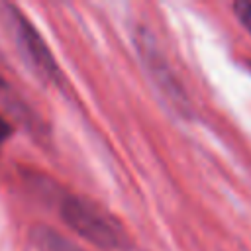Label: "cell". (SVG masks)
<instances>
[{
  "label": "cell",
  "mask_w": 251,
  "mask_h": 251,
  "mask_svg": "<svg viewBox=\"0 0 251 251\" xmlns=\"http://www.w3.org/2000/svg\"><path fill=\"white\" fill-rule=\"evenodd\" d=\"M61 218L92 245L106 251H127L131 247L124 226L102 206L84 196H67L61 202Z\"/></svg>",
  "instance_id": "6da1fadb"
},
{
  "label": "cell",
  "mask_w": 251,
  "mask_h": 251,
  "mask_svg": "<svg viewBox=\"0 0 251 251\" xmlns=\"http://www.w3.org/2000/svg\"><path fill=\"white\" fill-rule=\"evenodd\" d=\"M0 18L6 25V29L12 33L22 57L27 61V65L41 76H45L51 82H57L61 78L59 67L43 41V37L37 33V29L22 16V12L10 4H0Z\"/></svg>",
  "instance_id": "7a4b0ae2"
},
{
  "label": "cell",
  "mask_w": 251,
  "mask_h": 251,
  "mask_svg": "<svg viewBox=\"0 0 251 251\" xmlns=\"http://www.w3.org/2000/svg\"><path fill=\"white\" fill-rule=\"evenodd\" d=\"M135 43H137L139 55L143 59V65L147 67V73H149L151 80L155 82V86L167 96V102L171 106H175L176 112L188 114V110H190L188 98L184 96V90L180 88L176 76L173 75L171 67L167 65V59H165L163 51L159 49V45L155 43V37L151 35V31L139 29Z\"/></svg>",
  "instance_id": "3957f363"
},
{
  "label": "cell",
  "mask_w": 251,
  "mask_h": 251,
  "mask_svg": "<svg viewBox=\"0 0 251 251\" xmlns=\"http://www.w3.org/2000/svg\"><path fill=\"white\" fill-rule=\"evenodd\" d=\"M29 241L35 247V251H84L59 231H55L49 226L35 224L29 229Z\"/></svg>",
  "instance_id": "277c9868"
},
{
  "label": "cell",
  "mask_w": 251,
  "mask_h": 251,
  "mask_svg": "<svg viewBox=\"0 0 251 251\" xmlns=\"http://www.w3.org/2000/svg\"><path fill=\"white\" fill-rule=\"evenodd\" d=\"M233 12H235L237 22L251 33V2L249 0H237L233 4Z\"/></svg>",
  "instance_id": "5b68a950"
},
{
  "label": "cell",
  "mask_w": 251,
  "mask_h": 251,
  "mask_svg": "<svg viewBox=\"0 0 251 251\" xmlns=\"http://www.w3.org/2000/svg\"><path fill=\"white\" fill-rule=\"evenodd\" d=\"M10 131H12V129H10L8 122H6V120L0 116V143H2V141H4L8 135H10Z\"/></svg>",
  "instance_id": "8992f818"
},
{
  "label": "cell",
  "mask_w": 251,
  "mask_h": 251,
  "mask_svg": "<svg viewBox=\"0 0 251 251\" xmlns=\"http://www.w3.org/2000/svg\"><path fill=\"white\" fill-rule=\"evenodd\" d=\"M6 88V80H4V76L0 75V90H4Z\"/></svg>",
  "instance_id": "52a82bcc"
}]
</instances>
